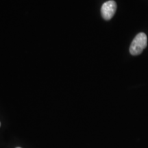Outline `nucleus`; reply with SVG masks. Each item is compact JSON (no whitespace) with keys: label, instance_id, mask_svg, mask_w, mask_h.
Masks as SVG:
<instances>
[{"label":"nucleus","instance_id":"nucleus-3","mask_svg":"<svg viewBox=\"0 0 148 148\" xmlns=\"http://www.w3.org/2000/svg\"><path fill=\"white\" fill-rule=\"evenodd\" d=\"M16 148H21V147H16Z\"/></svg>","mask_w":148,"mask_h":148},{"label":"nucleus","instance_id":"nucleus-2","mask_svg":"<svg viewBox=\"0 0 148 148\" xmlns=\"http://www.w3.org/2000/svg\"><path fill=\"white\" fill-rule=\"evenodd\" d=\"M116 10V3L114 1L110 0L102 5L101 8V13L105 20H110L115 14Z\"/></svg>","mask_w":148,"mask_h":148},{"label":"nucleus","instance_id":"nucleus-1","mask_svg":"<svg viewBox=\"0 0 148 148\" xmlns=\"http://www.w3.org/2000/svg\"><path fill=\"white\" fill-rule=\"evenodd\" d=\"M147 38L146 34L143 32L139 33L133 39L130 47V52L133 56L139 55L147 47Z\"/></svg>","mask_w":148,"mask_h":148},{"label":"nucleus","instance_id":"nucleus-4","mask_svg":"<svg viewBox=\"0 0 148 148\" xmlns=\"http://www.w3.org/2000/svg\"><path fill=\"white\" fill-rule=\"evenodd\" d=\"M0 125H1V123H0Z\"/></svg>","mask_w":148,"mask_h":148}]
</instances>
